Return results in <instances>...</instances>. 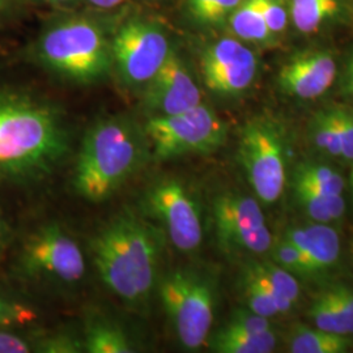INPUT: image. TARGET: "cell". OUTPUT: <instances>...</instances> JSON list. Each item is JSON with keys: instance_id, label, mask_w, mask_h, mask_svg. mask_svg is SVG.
I'll return each mask as SVG.
<instances>
[{"instance_id": "obj_6", "label": "cell", "mask_w": 353, "mask_h": 353, "mask_svg": "<svg viewBox=\"0 0 353 353\" xmlns=\"http://www.w3.org/2000/svg\"><path fill=\"white\" fill-rule=\"evenodd\" d=\"M144 134L157 160L185 154H204L220 148L227 139V126L205 105L188 112L150 117Z\"/></svg>"}, {"instance_id": "obj_4", "label": "cell", "mask_w": 353, "mask_h": 353, "mask_svg": "<svg viewBox=\"0 0 353 353\" xmlns=\"http://www.w3.org/2000/svg\"><path fill=\"white\" fill-rule=\"evenodd\" d=\"M36 58L49 71L90 84L113 67L112 38L102 26L83 16H70L48 26L36 43Z\"/></svg>"}, {"instance_id": "obj_9", "label": "cell", "mask_w": 353, "mask_h": 353, "mask_svg": "<svg viewBox=\"0 0 353 353\" xmlns=\"http://www.w3.org/2000/svg\"><path fill=\"white\" fill-rule=\"evenodd\" d=\"M212 214L216 237L224 252L261 255L271 250L274 240L255 198L221 194L214 199Z\"/></svg>"}, {"instance_id": "obj_11", "label": "cell", "mask_w": 353, "mask_h": 353, "mask_svg": "<svg viewBox=\"0 0 353 353\" xmlns=\"http://www.w3.org/2000/svg\"><path fill=\"white\" fill-rule=\"evenodd\" d=\"M21 265L28 275L59 283H77L85 274L80 246L58 225H46L26 241Z\"/></svg>"}, {"instance_id": "obj_41", "label": "cell", "mask_w": 353, "mask_h": 353, "mask_svg": "<svg viewBox=\"0 0 353 353\" xmlns=\"http://www.w3.org/2000/svg\"><path fill=\"white\" fill-rule=\"evenodd\" d=\"M352 258H353V241H352Z\"/></svg>"}, {"instance_id": "obj_36", "label": "cell", "mask_w": 353, "mask_h": 353, "mask_svg": "<svg viewBox=\"0 0 353 353\" xmlns=\"http://www.w3.org/2000/svg\"><path fill=\"white\" fill-rule=\"evenodd\" d=\"M347 80H348V89H350V92L353 94V57L352 59L350 61V64H348Z\"/></svg>"}, {"instance_id": "obj_42", "label": "cell", "mask_w": 353, "mask_h": 353, "mask_svg": "<svg viewBox=\"0 0 353 353\" xmlns=\"http://www.w3.org/2000/svg\"><path fill=\"white\" fill-rule=\"evenodd\" d=\"M352 196H353V192H352Z\"/></svg>"}, {"instance_id": "obj_26", "label": "cell", "mask_w": 353, "mask_h": 353, "mask_svg": "<svg viewBox=\"0 0 353 353\" xmlns=\"http://www.w3.org/2000/svg\"><path fill=\"white\" fill-rule=\"evenodd\" d=\"M241 285H242V296L246 301L248 309L270 319L278 314H281L278 305L271 297L270 292L263 285V283L256 278L248 267H245V271L242 274Z\"/></svg>"}, {"instance_id": "obj_5", "label": "cell", "mask_w": 353, "mask_h": 353, "mask_svg": "<svg viewBox=\"0 0 353 353\" xmlns=\"http://www.w3.org/2000/svg\"><path fill=\"white\" fill-rule=\"evenodd\" d=\"M160 296L182 347L199 350L208 341L214 323L212 284L194 271L176 270L165 276Z\"/></svg>"}, {"instance_id": "obj_12", "label": "cell", "mask_w": 353, "mask_h": 353, "mask_svg": "<svg viewBox=\"0 0 353 353\" xmlns=\"http://www.w3.org/2000/svg\"><path fill=\"white\" fill-rule=\"evenodd\" d=\"M256 70L255 54L239 38H221L211 43L201 57L205 85L223 96H236L250 88Z\"/></svg>"}, {"instance_id": "obj_7", "label": "cell", "mask_w": 353, "mask_h": 353, "mask_svg": "<svg viewBox=\"0 0 353 353\" xmlns=\"http://www.w3.org/2000/svg\"><path fill=\"white\" fill-rule=\"evenodd\" d=\"M239 160L256 199L276 202L287 182L285 139L278 125L270 119L246 123L241 131Z\"/></svg>"}, {"instance_id": "obj_25", "label": "cell", "mask_w": 353, "mask_h": 353, "mask_svg": "<svg viewBox=\"0 0 353 353\" xmlns=\"http://www.w3.org/2000/svg\"><path fill=\"white\" fill-rule=\"evenodd\" d=\"M248 267L265 284L293 306L300 297V284L294 275L274 262H249Z\"/></svg>"}, {"instance_id": "obj_29", "label": "cell", "mask_w": 353, "mask_h": 353, "mask_svg": "<svg viewBox=\"0 0 353 353\" xmlns=\"http://www.w3.org/2000/svg\"><path fill=\"white\" fill-rule=\"evenodd\" d=\"M223 328L229 331L262 334L272 330V323L270 318L259 316L252 312L250 309H239L232 314L227 325Z\"/></svg>"}, {"instance_id": "obj_23", "label": "cell", "mask_w": 353, "mask_h": 353, "mask_svg": "<svg viewBox=\"0 0 353 353\" xmlns=\"http://www.w3.org/2000/svg\"><path fill=\"white\" fill-rule=\"evenodd\" d=\"M292 182L318 190L326 195H343L345 181L334 168L318 163H301L294 168Z\"/></svg>"}, {"instance_id": "obj_2", "label": "cell", "mask_w": 353, "mask_h": 353, "mask_svg": "<svg viewBox=\"0 0 353 353\" xmlns=\"http://www.w3.org/2000/svg\"><path fill=\"white\" fill-rule=\"evenodd\" d=\"M102 281L119 299L143 303L156 284L161 232L132 212L117 216L92 242Z\"/></svg>"}, {"instance_id": "obj_37", "label": "cell", "mask_w": 353, "mask_h": 353, "mask_svg": "<svg viewBox=\"0 0 353 353\" xmlns=\"http://www.w3.org/2000/svg\"><path fill=\"white\" fill-rule=\"evenodd\" d=\"M43 1L51 3V4H67V3H70L72 0H43Z\"/></svg>"}, {"instance_id": "obj_1", "label": "cell", "mask_w": 353, "mask_h": 353, "mask_svg": "<svg viewBox=\"0 0 353 353\" xmlns=\"http://www.w3.org/2000/svg\"><path fill=\"white\" fill-rule=\"evenodd\" d=\"M63 118L49 102L0 88V185H24L51 172L68 151Z\"/></svg>"}, {"instance_id": "obj_10", "label": "cell", "mask_w": 353, "mask_h": 353, "mask_svg": "<svg viewBox=\"0 0 353 353\" xmlns=\"http://www.w3.org/2000/svg\"><path fill=\"white\" fill-rule=\"evenodd\" d=\"M147 207L179 252H195L201 246V208L181 181L168 178L154 183L147 195Z\"/></svg>"}, {"instance_id": "obj_14", "label": "cell", "mask_w": 353, "mask_h": 353, "mask_svg": "<svg viewBox=\"0 0 353 353\" xmlns=\"http://www.w3.org/2000/svg\"><path fill=\"white\" fill-rule=\"evenodd\" d=\"M336 77V62L325 50L303 51L292 57L279 72V85L287 94L314 100L325 94Z\"/></svg>"}, {"instance_id": "obj_17", "label": "cell", "mask_w": 353, "mask_h": 353, "mask_svg": "<svg viewBox=\"0 0 353 353\" xmlns=\"http://www.w3.org/2000/svg\"><path fill=\"white\" fill-rule=\"evenodd\" d=\"M351 336L297 325L288 339L292 353H345L352 347Z\"/></svg>"}, {"instance_id": "obj_30", "label": "cell", "mask_w": 353, "mask_h": 353, "mask_svg": "<svg viewBox=\"0 0 353 353\" xmlns=\"http://www.w3.org/2000/svg\"><path fill=\"white\" fill-rule=\"evenodd\" d=\"M37 314L24 303H16L0 296V327L26 326L36 321Z\"/></svg>"}, {"instance_id": "obj_20", "label": "cell", "mask_w": 353, "mask_h": 353, "mask_svg": "<svg viewBox=\"0 0 353 353\" xmlns=\"http://www.w3.org/2000/svg\"><path fill=\"white\" fill-rule=\"evenodd\" d=\"M210 347L219 353H270L276 348V334L274 330L252 334L221 328L211 338Z\"/></svg>"}, {"instance_id": "obj_38", "label": "cell", "mask_w": 353, "mask_h": 353, "mask_svg": "<svg viewBox=\"0 0 353 353\" xmlns=\"http://www.w3.org/2000/svg\"><path fill=\"white\" fill-rule=\"evenodd\" d=\"M350 185H351V190H352L353 192V163L352 169H351V173H350Z\"/></svg>"}, {"instance_id": "obj_32", "label": "cell", "mask_w": 353, "mask_h": 353, "mask_svg": "<svg viewBox=\"0 0 353 353\" xmlns=\"http://www.w3.org/2000/svg\"><path fill=\"white\" fill-rule=\"evenodd\" d=\"M338 125L341 131V159L353 163V110L335 108Z\"/></svg>"}, {"instance_id": "obj_8", "label": "cell", "mask_w": 353, "mask_h": 353, "mask_svg": "<svg viewBox=\"0 0 353 353\" xmlns=\"http://www.w3.org/2000/svg\"><path fill=\"white\" fill-rule=\"evenodd\" d=\"M170 51L164 28L145 19H130L112 38L113 67L128 87H144Z\"/></svg>"}, {"instance_id": "obj_33", "label": "cell", "mask_w": 353, "mask_h": 353, "mask_svg": "<svg viewBox=\"0 0 353 353\" xmlns=\"http://www.w3.org/2000/svg\"><path fill=\"white\" fill-rule=\"evenodd\" d=\"M43 352H79L81 348H84V343L76 341L74 338H67V336H58V338H51L49 341H45L42 345Z\"/></svg>"}, {"instance_id": "obj_3", "label": "cell", "mask_w": 353, "mask_h": 353, "mask_svg": "<svg viewBox=\"0 0 353 353\" xmlns=\"http://www.w3.org/2000/svg\"><path fill=\"white\" fill-rule=\"evenodd\" d=\"M145 134L125 118H105L85 134L76 161V192L92 203H101L132 176L144 160Z\"/></svg>"}, {"instance_id": "obj_28", "label": "cell", "mask_w": 353, "mask_h": 353, "mask_svg": "<svg viewBox=\"0 0 353 353\" xmlns=\"http://www.w3.org/2000/svg\"><path fill=\"white\" fill-rule=\"evenodd\" d=\"M270 252L272 255L274 263L287 270L292 275L301 276V278H310L309 267L306 265L303 254L294 243H292L284 236L280 240L274 241Z\"/></svg>"}, {"instance_id": "obj_16", "label": "cell", "mask_w": 353, "mask_h": 353, "mask_svg": "<svg viewBox=\"0 0 353 353\" xmlns=\"http://www.w3.org/2000/svg\"><path fill=\"white\" fill-rule=\"evenodd\" d=\"M316 327L353 336V288L334 284L322 290L307 310Z\"/></svg>"}, {"instance_id": "obj_40", "label": "cell", "mask_w": 353, "mask_h": 353, "mask_svg": "<svg viewBox=\"0 0 353 353\" xmlns=\"http://www.w3.org/2000/svg\"><path fill=\"white\" fill-rule=\"evenodd\" d=\"M4 4H6V0H0V11L4 8Z\"/></svg>"}, {"instance_id": "obj_39", "label": "cell", "mask_w": 353, "mask_h": 353, "mask_svg": "<svg viewBox=\"0 0 353 353\" xmlns=\"http://www.w3.org/2000/svg\"><path fill=\"white\" fill-rule=\"evenodd\" d=\"M1 240H3V225L0 221V248H1Z\"/></svg>"}, {"instance_id": "obj_35", "label": "cell", "mask_w": 353, "mask_h": 353, "mask_svg": "<svg viewBox=\"0 0 353 353\" xmlns=\"http://www.w3.org/2000/svg\"><path fill=\"white\" fill-rule=\"evenodd\" d=\"M87 1L93 7H97L101 10H112V8L121 6L125 0H87Z\"/></svg>"}, {"instance_id": "obj_13", "label": "cell", "mask_w": 353, "mask_h": 353, "mask_svg": "<svg viewBox=\"0 0 353 353\" xmlns=\"http://www.w3.org/2000/svg\"><path fill=\"white\" fill-rule=\"evenodd\" d=\"M143 88V108L150 117L183 113L202 103L201 89L183 59L173 49L157 74Z\"/></svg>"}, {"instance_id": "obj_21", "label": "cell", "mask_w": 353, "mask_h": 353, "mask_svg": "<svg viewBox=\"0 0 353 353\" xmlns=\"http://www.w3.org/2000/svg\"><path fill=\"white\" fill-rule=\"evenodd\" d=\"M83 343L89 353L134 352L132 344L123 330L102 318L88 321Z\"/></svg>"}, {"instance_id": "obj_24", "label": "cell", "mask_w": 353, "mask_h": 353, "mask_svg": "<svg viewBox=\"0 0 353 353\" xmlns=\"http://www.w3.org/2000/svg\"><path fill=\"white\" fill-rule=\"evenodd\" d=\"M309 131L310 140L318 151L341 159V131L335 108L318 112L312 119Z\"/></svg>"}, {"instance_id": "obj_19", "label": "cell", "mask_w": 353, "mask_h": 353, "mask_svg": "<svg viewBox=\"0 0 353 353\" xmlns=\"http://www.w3.org/2000/svg\"><path fill=\"white\" fill-rule=\"evenodd\" d=\"M234 36L246 42L267 45L274 41L261 8L259 0H241L228 19Z\"/></svg>"}, {"instance_id": "obj_22", "label": "cell", "mask_w": 353, "mask_h": 353, "mask_svg": "<svg viewBox=\"0 0 353 353\" xmlns=\"http://www.w3.org/2000/svg\"><path fill=\"white\" fill-rule=\"evenodd\" d=\"M341 10L339 0H290V14L299 32L312 34L332 20Z\"/></svg>"}, {"instance_id": "obj_15", "label": "cell", "mask_w": 353, "mask_h": 353, "mask_svg": "<svg viewBox=\"0 0 353 353\" xmlns=\"http://www.w3.org/2000/svg\"><path fill=\"white\" fill-rule=\"evenodd\" d=\"M284 237L294 243L309 267L310 278L326 274L339 262L341 240L336 230L328 224H312L290 228Z\"/></svg>"}, {"instance_id": "obj_18", "label": "cell", "mask_w": 353, "mask_h": 353, "mask_svg": "<svg viewBox=\"0 0 353 353\" xmlns=\"http://www.w3.org/2000/svg\"><path fill=\"white\" fill-rule=\"evenodd\" d=\"M296 202L310 220L319 224L338 221L345 214V199L343 195H326L301 183L292 182Z\"/></svg>"}, {"instance_id": "obj_27", "label": "cell", "mask_w": 353, "mask_h": 353, "mask_svg": "<svg viewBox=\"0 0 353 353\" xmlns=\"http://www.w3.org/2000/svg\"><path fill=\"white\" fill-rule=\"evenodd\" d=\"M241 0H188L191 19L204 26H214L227 21Z\"/></svg>"}, {"instance_id": "obj_34", "label": "cell", "mask_w": 353, "mask_h": 353, "mask_svg": "<svg viewBox=\"0 0 353 353\" xmlns=\"http://www.w3.org/2000/svg\"><path fill=\"white\" fill-rule=\"evenodd\" d=\"M30 352V347L19 335L0 331V353Z\"/></svg>"}, {"instance_id": "obj_31", "label": "cell", "mask_w": 353, "mask_h": 353, "mask_svg": "<svg viewBox=\"0 0 353 353\" xmlns=\"http://www.w3.org/2000/svg\"><path fill=\"white\" fill-rule=\"evenodd\" d=\"M265 24L275 37L285 30L288 26L290 6L284 0H259Z\"/></svg>"}]
</instances>
